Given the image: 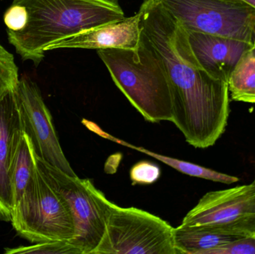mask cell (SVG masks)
Returning <instances> with one entry per match:
<instances>
[{
    "label": "cell",
    "instance_id": "obj_1",
    "mask_svg": "<svg viewBox=\"0 0 255 254\" xmlns=\"http://www.w3.org/2000/svg\"><path fill=\"white\" fill-rule=\"evenodd\" d=\"M142 33L164 64L170 82L171 122L196 149L214 146L228 125V82L202 68L187 29L156 0L139 7Z\"/></svg>",
    "mask_w": 255,
    "mask_h": 254
},
{
    "label": "cell",
    "instance_id": "obj_2",
    "mask_svg": "<svg viewBox=\"0 0 255 254\" xmlns=\"http://www.w3.org/2000/svg\"><path fill=\"white\" fill-rule=\"evenodd\" d=\"M124 18L119 0H13L3 20L9 43L37 67L59 42Z\"/></svg>",
    "mask_w": 255,
    "mask_h": 254
},
{
    "label": "cell",
    "instance_id": "obj_3",
    "mask_svg": "<svg viewBox=\"0 0 255 254\" xmlns=\"http://www.w3.org/2000/svg\"><path fill=\"white\" fill-rule=\"evenodd\" d=\"M112 80L145 120H172L170 82L163 61L141 34L136 50H98Z\"/></svg>",
    "mask_w": 255,
    "mask_h": 254
},
{
    "label": "cell",
    "instance_id": "obj_4",
    "mask_svg": "<svg viewBox=\"0 0 255 254\" xmlns=\"http://www.w3.org/2000/svg\"><path fill=\"white\" fill-rule=\"evenodd\" d=\"M12 226L30 243L68 240L75 237L74 220L68 203L36 161L34 177L11 213Z\"/></svg>",
    "mask_w": 255,
    "mask_h": 254
},
{
    "label": "cell",
    "instance_id": "obj_5",
    "mask_svg": "<svg viewBox=\"0 0 255 254\" xmlns=\"http://www.w3.org/2000/svg\"><path fill=\"white\" fill-rule=\"evenodd\" d=\"M173 230L158 216L113 203L104 237L93 254H178Z\"/></svg>",
    "mask_w": 255,
    "mask_h": 254
},
{
    "label": "cell",
    "instance_id": "obj_6",
    "mask_svg": "<svg viewBox=\"0 0 255 254\" xmlns=\"http://www.w3.org/2000/svg\"><path fill=\"white\" fill-rule=\"evenodd\" d=\"M36 161L70 206L76 231L70 243L81 254H94L104 237L106 221L113 202L108 200L90 179L72 177L37 155Z\"/></svg>",
    "mask_w": 255,
    "mask_h": 254
},
{
    "label": "cell",
    "instance_id": "obj_7",
    "mask_svg": "<svg viewBox=\"0 0 255 254\" xmlns=\"http://www.w3.org/2000/svg\"><path fill=\"white\" fill-rule=\"evenodd\" d=\"M187 31L255 40V9L242 0H157Z\"/></svg>",
    "mask_w": 255,
    "mask_h": 254
},
{
    "label": "cell",
    "instance_id": "obj_8",
    "mask_svg": "<svg viewBox=\"0 0 255 254\" xmlns=\"http://www.w3.org/2000/svg\"><path fill=\"white\" fill-rule=\"evenodd\" d=\"M181 225L242 238L255 235V181L205 194Z\"/></svg>",
    "mask_w": 255,
    "mask_h": 254
},
{
    "label": "cell",
    "instance_id": "obj_9",
    "mask_svg": "<svg viewBox=\"0 0 255 254\" xmlns=\"http://www.w3.org/2000/svg\"><path fill=\"white\" fill-rule=\"evenodd\" d=\"M23 131L29 137L34 152L48 164L76 177L59 143L52 115L46 107L40 88L27 76L20 78L15 89Z\"/></svg>",
    "mask_w": 255,
    "mask_h": 254
},
{
    "label": "cell",
    "instance_id": "obj_10",
    "mask_svg": "<svg viewBox=\"0 0 255 254\" xmlns=\"http://www.w3.org/2000/svg\"><path fill=\"white\" fill-rule=\"evenodd\" d=\"M15 90L0 103V220H11L10 170L16 145L23 133Z\"/></svg>",
    "mask_w": 255,
    "mask_h": 254
},
{
    "label": "cell",
    "instance_id": "obj_11",
    "mask_svg": "<svg viewBox=\"0 0 255 254\" xmlns=\"http://www.w3.org/2000/svg\"><path fill=\"white\" fill-rule=\"evenodd\" d=\"M141 13L122 20L101 25L75 34L59 42L54 48L85 49H130L136 50L140 43Z\"/></svg>",
    "mask_w": 255,
    "mask_h": 254
},
{
    "label": "cell",
    "instance_id": "obj_12",
    "mask_svg": "<svg viewBox=\"0 0 255 254\" xmlns=\"http://www.w3.org/2000/svg\"><path fill=\"white\" fill-rule=\"evenodd\" d=\"M187 32L192 50L202 68L227 82L234 67L253 43L199 31Z\"/></svg>",
    "mask_w": 255,
    "mask_h": 254
},
{
    "label": "cell",
    "instance_id": "obj_13",
    "mask_svg": "<svg viewBox=\"0 0 255 254\" xmlns=\"http://www.w3.org/2000/svg\"><path fill=\"white\" fill-rule=\"evenodd\" d=\"M238 239L201 226L181 224L173 230L174 246L178 254H213L217 249Z\"/></svg>",
    "mask_w": 255,
    "mask_h": 254
},
{
    "label": "cell",
    "instance_id": "obj_14",
    "mask_svg": "<svg viewBox=\"0 0 255 254\" xmlns=\"http://www.w3.org/2000/svg\"><path fill=\"white\" fill-rule=\"evenodd\" d=\"M84 125L90 131L98 134L100 137L107 139V140H109L110 141L119 143V144L123 145V146H127L129 149H134V150L138 151L140 153L148 155V156L160 161L163 164L172 167V169L179 171V172L182 173V174H187V175L191 176V177H199V178L205 179V180H211V181L229 185L237 183V182L240 180V179L238 177H235V176L229 175V174H224V173L219 172V171H215V170L205 168V167L193 164V163L187 162V161H181V160L175 159V158H170V157L160 155V154L154 153V152L147 150V149H144V148L137 147V146L130 145V143H128L127 142L124 141V140L116 138V137H113L111 134H108L106 131H103L102 128L97 126V125H96L94 122L85 120L84 121Z\"/></svg>",
    "mask_w": 255,
    "mask_h": 254
},
{
    "label": "cell",
    "instance_id": "obj_15",
    "mask_svg": "<svg viewBox=\"0 0 255 254\" xmlns=\"http://www.w3.org/2000/svg\"><path fill=\"white\" fill-rule=\"evenodd\" d=\"M36 155L32 143L23 131L16 145L10 170L11 213L16 208L34 177Z\"/></svg>",
    "mask_w": 255,
    "mask_h": 254
},
{
    "label": "cell",
    "instance_id": "obj_16",
    "mask_svg": "<svg viewBox=\"0 0 255 254\" xmlns=\"http://www.w3.org/2000/svg\"><path fill=\"white\" fill-rule=\"evenodd\" d=\"M228 86L233 101L255 104V40L232 70Z\"/></svg>",
    "mask_w": 255,
    "mask_h": 254
},
{
    "label": "cell",
    "instance_id": "obj_17",
    "mask_svg": "<svg viewBox=\"0 0 255 254\" xmlns=\"http://www.w3.org/2000/svg\"><path fill=\"white\" fill-rule=\"evenodd\" d=\"M19 80V69L14 57L0 43V103L16 89Z\"/></svg>",
    "mask_w": 255,
    "mask_h": 254
},
{
    "label": "cell",
    "instance_id": "obj_18",
    "mask_svg": "<svg viewBox=\"0 0 255 254\" xmlns=\"http://www.w3.org/2000/svg\"><path fill=\"white\" fill-rule=\"evenodd\" d=\"M7 254H81L80 252L68 240L34 243L32 246H22L15 249H5Z\"/></svg>",
    "mask_w": 255,
    "mask_h": 254
},
{
    "label": "cell",
    "instance_id": "obj_19",
    "mask_svg": "<svg viewBox=\"0 0 255 254\" xmlns=\"http://www.w3.org/2000/svg\"><path fill=\"white\" fill-rule=\"evenodd\" d=\"M160 176L158 166L148 161H141L132 167L130 177L132 184H151L155 183Z\"/></svg>",
    "mask_w": 255,
    "mask_h": 254
},
{
    "label": "cell",
    "instance_id": "obj_20",
    "mask_svg": "<svg viewBox=\"0 0 255 254\" xmlns=\"http://www.w3.org/2000/svg\"><path fill=\"white\" fill-rule=\"evenodd\" d=\"M213 254H255V235L238 239L217 249Z\"/></svg>",
    "mask_w": 255,
    "mask_h": 254
},
{
    "label": "cell",
    "instance_id": "obj_21",
    "mask_svg": "<svg viewBox=\"0 0 255 254\" xmlns=\"http://www.w3.org/2000/svg\"><path fill=\"white\" fill-rule=\"evenodd\" d=\"M242 1L255 9V0H242Z\"/></svg>",
    "mask_w": 255,
    "mask_h": 254
},
{
    "label": "cell",
    "instance_id": "obj_22",
    "mask_svg": "<svg viewBox=\"0 0 255 254\" xmlns=\"http://www.w3.org/2000/svg\"></svg>",
    "mask_w": 255,
    "mask_h": 254
}]
</instances>
